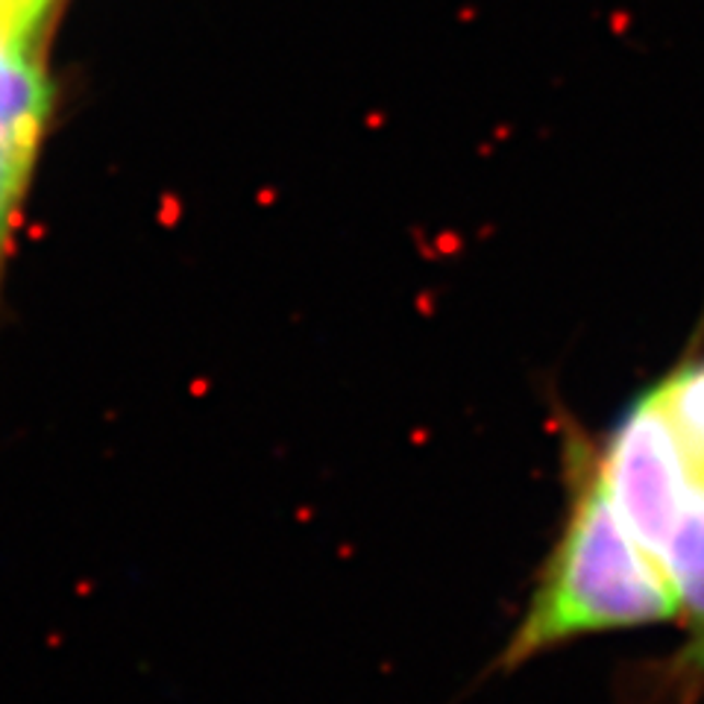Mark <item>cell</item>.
<instances>
[{
	"label": "cell",
	"mask_w": 704,
	"mask_h": 704,
	"mask_svg": "<svg viewBox=\"0 0 704 704\" xmlns=\"http://www.w3.org/2000/svg\"><path fill=\"white\" fill-rule=\"evenodd\" d=\"M558 447L564 520L520 622L496 658L503 672L596 634L678 622L672 581L608 491L596 435L564 408Z\"/></svg>",
	"instance_id": "cell-1"
},
{
	"label": "cell",
	"mask_w": 704,
	"mask_h": 704,
	"mask_svg": "<svg viewBox=\"0 0 704 704\" xmlns=\"http://www.w3.org/2000/svg\"><path fill=\"white\" fill-rule=\"evenodd\" d=\"M54 0H0V38L33 54Z\"/></svg>",
	"instance_id": "cell-3"
},
{
	"label": "cell",
	"mask_w": 704,
	"mask_h": 704,
	"mask_svg": "<svg viewBox=\"0 0 704 704\" xmlns=\"http://www.w3.org/2000/svg\"><path fill=\"white\" fill-rule=\"evenodd\" d=\"M45 73L33 54L0 38V127L42 129L47 124Z\"/></svg>",
	"instance_id": "cell-2"
}]
</instances>
